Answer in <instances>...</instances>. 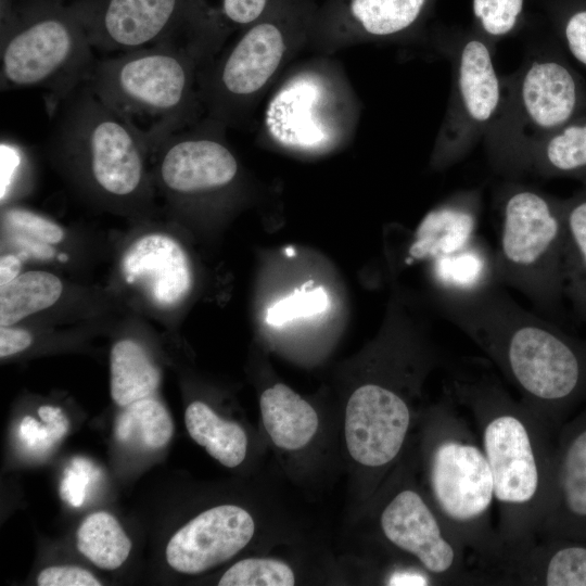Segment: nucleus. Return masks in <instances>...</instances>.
Listing matches in <instances>:
<instances>
[{
  "mask_svg": "<svg viewBox=\"0 0 586 586\" xmlns=\"http://www.w3.org/2000/svg\"><path fill=\"white\" fill-rule=\"evenodd\" d=\"M93 471L94 468L90 461L81 457L74 458L71 467L64 471V476L60 484L61 498L73 507L81 506L85 501L86 491Z\"/></svg>",
  "mask_w": 586,
  "mask_h": 586,
  "instance_id": "nucleus-36",
  "label": "nucleus"
},
{
  "mask_svg": "<svg viewBox=\"0 0 586 586\" xmlns=\"http://www.w3.org/2000/svg\"><path fill=\"white\" fill-rule=\"evenodd\" d=\"M0 38L1 87H41L54 106L87 81L97 60L68 0L1 4Z\"/></svg>",
  "mask_w": 586,
  "mask_h": 586,
  "instance_id": "nucleus-5",
  "label": "nucleus"
},
{
  "mask_svg": "<svg viewBox=\"0 0 586 586\" xmlns=\"http://www.w3.org/2000/svg\"><path fill=\"white\" fill-rule=\"evenodd\" d=\"M293 570L270 558H247L230 566L218 582L220 586H291Z\"/></svg>",
  "mask_w": 586,
  "mask_h": 586,
  "instance_id": "nucleus-31",
  "label": "nucleus"
},
{
  "mask_svg": "<svg viewBox=\"0 0 586 586\" xmlns=\"http://www.w3.org/2000/svg\"><path fill=\"white\" fill-rule=\"evenodd\" d=\"M63 291L53 273L31 270L18 275L0 291V326L8 327L58 302Z\"/></svg>",
  "mask_w": 586,
  "mask_h": 586,
  "instance_id": "nucleus-28",
  "label": "nucleus"
},
{
  "mask_svg": "<svg viewBox=\"0 0 586 586\" xmlns=\"http://www.w3.org/2000/svg\"><path fill=\"white\" fill-rule=\"evenodd\" d=\"M502 102L484 137L494 167L519 175L524 153L536 142L586 115V82L563 51L527 58L502 77Z\"/></svg>",
  "mask_w": 586,
  "mask_h": 586,
  "instance_id": "nucleus-6",
  "label": "nucleus"
},
{
  "mask_svg": "<svg viewBox=\"0 0 586 586\" xmlns=\"http://www.w3.org/2000/svg\"><path fill=\"white\" fill-rule=\"evenodd\" d=\"M430 0H324L311 38L329 44L394 40L413 31Z\"/></svg>",
  "mask_w": 586,
  "mask_h": 586,
  "instance_id": "nucleus-15",
  "label": "nucleus"
},
{
  "mask_svg": "<svg viewBox=\"0 0 586 586\" xmlns=\"http://www.w3.org/2000/svg\"><path fill=\"white\" fill-rule=\"evenodd\" d=\"M453 82L448 106L432 152V165L447 168L484 138L502 102V76L494 62V44L482 35L466 36L446 47Z\"/></svg>",
  "mask_w": 586,
  "mask_h": 586,
  "instance_id": "nucleus-10",
  "label": "nucleus"
},
{
  "mask_svg": "<svg viewBox=\"0 0 586 586\" xmlns=\"http://www.w3.org/2000/svg\"><path fill=\"white\" fill-rule=\"evenodd\" d=\"M385 584L390 586H425L434 584V577L423 569H397L387 576Z\"/></svg>",
  "mask_w": 586,
  "mask_h": 586,
  "instance_id": "nucleus-40",
  "label": "nucleus"
},
{
  "mask_svg": "<svg viewBox=\"0 0 586 586\" xmlns=\"http://www.w3.org/2000/svg\"><path fill=\"white\" fill-rule=\"evenodd\" d=\"M482 205L477 189L458 191L432 208L419 224L409 247L412 259L431 262L472 242Z\"/></svg>",
  "mask_w": 586,
  "mask_h": 586,
  "instance_id": "nucleus-20",
  "label": "nucleus"
},
{
  "mask_svg": "<svg viewBox=\"0 0 586 586\" xmlns=\"http://www.w3.org/2000/svg\"><path fill=\"white\" fill-rule=\"evenodd\" d=\"M77 548L94 565L116 570L128 558L131 542L112 514L99 511L81 522L77 531Z\"/></svg>",
  "mask_w": 586,
  "mask_h": 586,
  "instance_id": "nucleus-29",
  "label": "nucleus"
},
{
  "mask_svg": "<svg viewBox=\"0 0 586 586\" xmlns=\"http://www.w3.org/2000/svg\"><path fill=\"white\" fill-rule=\"evenodd\" d=\"M194 125L167 137L158 146V178L170 194L194 196L228 187L239 164L225 142L212 130Z\"/></svg>",
  "mask_w": 586,
  "mask_h": 586,
  "instance_id": "nucleus-14",
  "label": "nucleus"
},
{
  "mask_svg": "<svg viewBox=\"0 0 586 586\" xmlns=\"http://www.w3.org/2000/svg\"><path fill=\"white\" fill-rule=\"evenodd\" d=\"M213 54L199 40L166 41L97 59L86 84L154 149L195 124L204 105L202 74Z\"/></svg>",
  "mask_w": 586,
  "mask_h": 586,
  "instance_id": "nucleus-3",
  "label": "nucleus"
},
{
  "mask_svg": "<svg viewBox=\"0 0 586 586\" xmlns=\"http://www.w3.org/2000/svg\"><path fill=\"white\" fill-rule=\"evenodd\" d=\"M447 391L480 433L494 480L504 563L538 539L551 501L555 431L487 370L453 368Z\"/></svg>",
  "mask_w": 586,
  "mask_h": 586,
  "instance_id": "nucleus-1",
  "label": "nucleus"
},
{
  "mask_svg": "<svg viewBox=\"0 0 586 586\" xmlns=\"http://www.w3.org/2000/svg\"><path fill=\"white\" fill-rule=\"evenodd\" d=\"M184 423L193 441L225 467L234 468L244 460L247 436L240 424L220 418L200 400L187 407Z\"/></svg>",
  "mask_w": 586,
  "mask_h": 586,
  "instance_id": "nucleus-25",
  "label": "nucleus"
},
{
  "mask_svg": "<svg viewBox=\"0 0 586 586\" xmlns=\"http://www.w3.org/2000/svg\"><path fill=\"white\" fill-rule=\"evenodd\" d=\"M500 226L495 255L497 283L523 293L552 313L564 295V199L508 182L498 194Z\"/></svg>",
  "mask_w": 586,
  "mask_h": 586,
  "instance_id": "nucleus-7",
  "label": "nucleus"
},
{
  "mask_svg": "<svg viewBox=\"0 0 586 586\" xmlns=\"http://www.w3.org/2000/svg\"><path fill=\"white\" fill-rule=\"evenodd\" d=\"M313 281L295 289L290 295L272 304L266 314L271 326H281L297 318H307L323 313L330 305L328 292L323 286L308 289Z\"/></svg>",
  "mask_w": 586,
  "mask_h": 586,
  "instance_id": "nucleus-32",
  "label": "nucleus"
},
{
  "mask_svg": "<svg viewBox=\"0 0 586 586\" xmlns=\"http://www.w3.org/2000/svg\"><path fill=\"white\" fill-rule=\"evenodd\" d=\"M50 141L94 188L115 199H129L144 183L148 146L135 129L106 106L86 82L53 109Z\"/></svg>",
  "mask_w": 586,
  "mask_h": 586,
  "instance_id": "nucleus-8",
  "label": "nucleus"
},
{
  "mask_svg": "<svg viewBox=\"0 0 586 586\" xmlns=\"http://www.w3.org/2000/svg\"><path fill=\"white\" fill-rule=\"evenodd\" d=\"M22 262L13 255L7 254L0 259V285L1 288L15 279L21 271Z\"/></svg>",
  "mask_w": 586,
  "mask_h": 586,
  "instance_id": "nucleus-42",
  "label": "nucleus"
},
{
  "mask_svg": "<svg viewBox=\"0 0 586 586\" xmlns=\"http://www.w3.org/2000/svg\"><path fill=\"white\" fill-rule=\"evenodd\" d=\"M5 220L12 228L48 244L59 243L64 237L59 225L25 208L8 209Z\"/></svg>",
  "mask_w": 586,
  "mask_h": 586,
  "instance_id": "nucleus-35",
  "label": "nucleus"
},
{
  "mask_svg": "<svg viewBox=\"0 0 586 586\" xmlns=\"http://www.w3.org/2000/svg\"><path fill=\"white\" fill-rule=\"evenodd\" d=\"M315 0H277L202 74L204 105L211 119L226 124L266 87L292 47L311 38L318 8Z\"/></svg>",
  "mask_w": 586,
  "mask_h": 586,
  "instance_id": "nucleus-9",
  "label": "nucleus"
},
{
  "mask_svg": "<svg viewBox=\"0 0 586 586\" xmlns=\"http://www.w3.org/2000/svg\"><path fill=\"white\" fill-rule=\"evenodd\" d=\"M122 272L128 284L141 289L161 307L178 304L192 283L183 249L162 233H149L136 240L124 254Z\"/></svg>",
  "mask_w": 586,
  "mask_h": 586,
  "instance_id": "nucleus-18",
  "label": "nucleus"
},
{
  "mask_svg": "<svg viewBox=\"0 0 586 586\" xmlns=\"http://www.w3.org/2000/svg\"><path fill=\"white\" fill-rule=\"evenodd\" d=\"M538 538L586 540V407L556 443L551 501Z\"/></svg>",
  "mask_w": 586,
  "mask_h": 586,
  "instance_id": "nucleus-17",
  "label": "nucleus"
},
{
  "mask_svg": "<svg viewBox=\"0 0 586 586\" xmlns=\"http://www.w3.org/2000/svg\"><path fill=\"white\" fill-rule=\"evenodd\" d=\"M523 171L586 182V115L533 144L520 162Z\"/></svg>",
  "mask_w": 586,
  "mask_h": 586,
  "instance_id": "nucleus-22",
  "label": "nucleus"
},
{
  "mask_svg": "<svg viewBox=\"0 0 586 586\" xmlns=\"http://www.w3.org/2000/svg\"><path fill=\"white\" fill-rule=\"evenodd\" d=\"M173 432L174 424L167 409L149 397L126 406L115 422L118 442L143 449L162 448L170 441Z\"/></svg>",
  "mask_w": 586,
  "mask_h": 586,
  "instance_id": "nucleus-30",
  "label": "nucleus"
},
{
  "mask_svg": "<svg viewBox=\"0 0 586 586\" xmlns=\"http://www.w3.org/2000/svg\"><path fill=\"white\" fill-rule=\"evenodd\" d=\"M426 425L430 501L471 556L479 584L492 585L506 549L492 524L494 480L480 438L457 411L448 391L431 411Z\"/></svg>",
  "mask_w": 586,
  "mask_h": 586,
  "instance_id": "nucleus-4",
  "label": "nucleus"
},
{
  "mask_svg": "<svg viewBox=\"0 0 586 586\" xmlns=\"http://www.w3.org/2000/svg\"><path fill=\"white\" fill-rule=\"evenodd\" d=\"M443 309L553 431L586 397V342L530 313L499 284L440 292Z\"/></svg>",
  "mask_w": 586,
  "mask_h": 586,
  "instance_id": "nucleus-2",
  "label": "nucleus"
},
{
  "mask_svg": "<svg viewBox=\"0 0 586 586\" xmlns=\"http://www.w3.org/2000/svg\"><path fill=\"white\" fill-rule=\"evenodd\" d=\"M111 396L120 407L149 397L160 384L161 374L137 342H116L110 354Z\"/></svg>",
  "mask_w": 586,
  "mask_h": 586,
  "instance_id": "nucleus-27",
  "label": "nucleus"
},
{
  "mask_svg": "<svg viewBox=\"0 0 586 586\" xmlns=\"http://www.w3.org/2000/svg\"><path fill=\"white\" fill-rule=\"evenodd\" d=\"M413 415L408 397L383 383H367L351 395L344 433L351 457L362 467L385 469L403 450Z\"/></svg>",
  "mask_w": 586,
  "mask_h": 586,
  "instance_id": "nucleus-13",
  "label": "nucleus"
},
{
  "mask_svg": "<svg viewBox=\"0 0 586 586\" xmlns=\"http://www.w3.org/2000/svg\"><path fill=\"white\" fill-rule=\"evenodd\" d=\"M495 585L586 586V540L538 538L505 561Z\"/></svg>",
  "mask_w": 586,
  "mask_h": 586,
  "instance_id": "nucleus-19",
  "label": "nucleus"
},
{
  "mask_svg": "<svg viewBox=\"0 0 586 586\" xmlns=\"http://www.w3.org/2000/svg\"><path fill=\"white\" fill-rule=\"evenodd\" d=\"M564 295L576 315L586 321V182L563 208Z\"/></svg>",
  "mask_w": 586,
  "mask_h": 586,
  "instance_id": "nucleus-23",
  "label": "nucleus"
},
{
  "mask_svg": "<svg viewBox=\"0 0 586 586\" xmlns=\"http://www.w3.org/2000/svg\"><path fill=\"white\" fill-rule=\"evenodd\" d=\"M524 0H473V14L483 37L493 44L518 25Z\"/></svg>",
  "mask_w": 586,
  "mask_h": 586,
  "instance_id": "nucleus-34",
  "label": "nucleus"
},
{
  "mask_svg": "<svg viewBox=\"0 0 586 586\" xmlns=\"http://www.w3.org/2000/svg\"><path fill=\"white\" fill-rule=\"evenodd\" d=\"M259 406L264 426L279 448L301 449L318 430L319 419L313 406L282 383L265 390Z\"/></svg>",
  "mask_w": 586,
  "mask_h": 586,
  "instance_id": "nucleus-21",
  "label": "nucleus"
},
{
  "mask_svg": "<svg viewBox=\"0 0 586 586\" xmlns=\"http://www.w3.org/2000/svg\"><path fill=\"white\" fill-rule=\"evenodd\" d=\"M429 264L432 280L442 293H466L498 284L495 255L479 238L467 247Z\"/></svg>",
  "mask_w": 586,
  "mask_h": 586,
  "instance_id": "nucleus-24",
  "label": "nucleus"
},
{
  "mask_svg": "<svg viewBox=\"0 0 586 586\" xmlns=\"http://www.w3.org/2000/svg\"><path fill=\"white\" fill-rule=\"evenodd\" d=\"M379 524L390 544L416 558L440 584L479 585L467 550L416 488L404 486L395 492L385 502Z\"/></svg>",
  "mask_w": 586,
  "mask_h": 586,
  "instance_id": "nucleus-12",
  "label": "nucleus"
},
{
  "mask_svg": "<svg viewBox=\"0 0 586 586\" xmlns=\"http://www.w3.org/2000/svg\"><path fill=\"white\" fill-rule=\"evenodd\" d=\"M40 586H99L101 582L89 571L73 565L43 569L37 577Z\"/></svg>",
  "mask_w": 586,
  "mask_h": 586,
  "instance_id": "nucleus-38",
  "label": "nucleus"
},
{
  "mask_svg": "<svg viewBox=\"0 0 586 586\" xmlns=\"http://www.w3.org/2000/svg\"><path fill=\"white\" fill-rule=\"evenodd\" d=\"M255 522L237 505L207 509L179 528L166 547L170 568L183 574H200L241 551L252 539Z\"/></svg>",
  "mask_w": 586,
  "mask_h": 586,
  "instance_id": "nucleus-16",
  "label": "nucleus"
},
{
  "mask_svg": "<svg viewBox=\"0 0 586 586\" xmlns=\"http://www.w3.org/2000/svg\"><path fill=\"white\" fill-rule=\"evenodd\" d=\"M563 51L586 69V9L573 11L562 23Z\"/></svg>",
  "mask_w": 586,
  "mask_h": 586,
  "instance_id": "nucleus-37",
  "label": "nucleus"
},
{
  "mask_svg": "<svg viewBox=\"0 0 586 586\" xmlns=\"http://www.w3.org/2000/svg\"><path fill=\"white\" fill-rule=\"evenodd\" d=\"M44 424L26 416L20 424V438L34 453H44L58 443L67 432L69 422L60 407L44 405L38 408Z\"/></svg>",
  "mask_w": 586,
  "mask_h": 586,
  "instance_id": "nucleus-33",
  "label": "nucleus"
},
{
  "mask_svg": "<svg viewBox=\"0 0 586 586\" xmlns=\"http://www.w3.org/2000/svg\"><path fill=\"white\" fill-rule=\"evenodd\" d=\"M92 47L129 51L157 43L199 39L192 27V0H68Z\"/></svg>",
  "mask_w": 586,
  "mask_h": 586,
  "instance_id": "nucleus-11",
  "label": "nucleus"
},
{
  "mask_svg": "<svg viewBox=\"0 0 586 586\" xmlns=\"http://www.w3.org/2000/svg\"><path fill=\"white\" fill-rule=\"evenodd\" d=\"M277 0H192V26L215 49L263 17Z\"/></svg>",
  "mask_w": 586,
  "mask_h": 586,
  "instance_id": "nucleus-26",
  "label": "nucleus"
},
{
  "mask_svg": "<svg viewBox=\"0 0 586 586\" xmlns=\"http://www.w3.org/2000/svg\"><path fill=\"white\" fill-rule=\"evenodd\" d=\"M33 343L31 334L18 328L1 327L0 329V357H9L17 354Z\"/></svg>",
  "mask_w": 586,
  "mask_h": 586,
  "instance_id": "nucleus-39",
  "label": "nucleus"
},
{
  "mask_svg": "<svg viewBox=\"0 0 586 586\" xmlns=\"http://www.w3.org/2000/svg\"><path fill=\"white\" fill-rule=\"evenodd\" d=\"M20 157L17 152L7 144L1 145V196L5 193L13 178V174L18 166Z\"/></svg>",
  "mask_w": 586,
  "mask_h": 586,
  "instance_id": "nucleus-41",
  "label": "nucleus"
}]
</instances>
